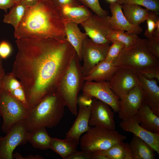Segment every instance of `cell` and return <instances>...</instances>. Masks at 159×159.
<instances>
[{
  "label": "cell",
  "instance_id": "cell-39",
  "mask_svg": "<svg viewBox=\"0 0 159 159\" xmlns=\"http://www.w3.org/2000/svg\"><path fill=\"white\" fill-rule=\"evenodd\" d=\"M92 155L85 151H76L67 159H91Z\"/></svg>",
  "mask_w": 159,
  "mask_h": 159
},
{
  "label": "cell",
  "instance_id": "cell-40",
  "mask_svg": "<svg viewBox=\"0 0 159 159\" xmlns=\"http://www.w3.org/2000/svg\"><path fill=\"white\" fill-rule=\"evenodd\" d=\"M15 4L14 0H0V9L7 13V10L10 9Z\"/></svg>",
  "mask_w": 159,
  "mask_h": 159
},
{
  "label": "cell",
  "instance_id": "cell-2",
  "mask_svg": "<svg viewBox=\"0 0 159 159\" xmlns=\"http://www.w3.org/2000/svg\"><path fill=\"white\" fill-rule=\"evenodd\" d=\"M65 23L57 7L50 1L41 0L36 5L28 8L14 29V36L16 39L51 38L64 41Z\"/></svg>",
  "mask_w": 159,
  "mask_h": 159
},
{
  "label": "cell",
  "instance_id": "cell-34",
  "mask_svg": "<svg viewBox=\"0 0 159 159\" xmlns=\"http://www.w3.org/2000/svg\"><path fill=\"white\" fill-rule=\"evenodd\" d=\"M159 13L149 11V14L146 20L147 28L145 35L147 38L152 37L158 23L159 22Z\"/></svg>",
  "mask_w": 159,
  "mask_h": 159
},
{
  "label": "cell",
  "instance_id": "cell-25",
  "mask_svg": "<svg viewBox=\"0 0 159 159\" xmlns=\"http://www.w3.org/2000/svg\"><path fill=\"white\" fill-rule=\"evenodd\" d=\"M124 14L128 21L132 24L139 26L144 22L149 14V11L143 8L138 5L124 4H121Z\"/></svg>",
  "mask_w": 159,
  "mask_h": 159
},
{
  "label": "cell",
  "instance_id": "cell-17",
  "mask_svg": "<svg viewBox=\"0 0 159 159\" xmlns=\"http://www.w3.org/2000/svg\"><path fill=\"white\" fill-rule=\"evenodd\" d=\"M138 74L143 102L154 113L159 116V87L157 81L155 79H148Z\"/></svg>",
  "mask_w": 159,
  "mask_h": 159
},
{
  "label": "cell",
  "instance_id": "cell-10",
  "mask_svg": "<svg viewBox=\"0 0 159 159\" xmlns=\"http://www.w3.org/2000/svg\"><path fill=\"white\" fill-rule=\"evenodd\" d=\"M82 90L83 96L100 100L109 105L114 112H118L120 99L113 92L108 82L85 81Z\"/></svg>",
  "mask_w": 159,
  "mask_h": 159
},
{
  "label": "cell",
  "instance_id": "cell-6",
  "mask_svg": "<svg viewBox=\"0 0 159 159\" xmlns=\"http://www.w3.org/2000/svg\"><path fill=\"white\" fill-rule=\"evenodd\" d=\"M126 138L125 136L115 130L94 127L81 137L80 147L82 150L92 155L97 151L107 149Z\"/></svg>",
  "mask_w": 159,
  "mask_h": 159
},
{
  "label": "cell",
  "instance_id": "cell-43",
  "mask_svg": "<svg viewBox=\"0 0 159 159\" xmlns=\"http://www.w3.org/2000/svg\"><path fill=\"white\" fill-rule=\"evenodd\" d=\"M27 7H32L38 4L41 0H22Z\"/></svg>",
  "mask_w": 159,
  "mask_h": 159
},
{
  "label": "cell",
  "instance_id": "cell-36",
  "mask_svg": "<svg viewBox=\"0 0 159 159\" xmlns=\"http://www.w3.org/2000/svg\"><path fill=\"white\" fill-rule=\"evenodd\" d=\"M147 47L150 52L156 58H159V37L153 36L146 39Z\"/></svg>",
  "mask_w": 159,
  "mask_h": 159
},
{
  "label": "cell",
  "instance_id": "cell-37",
  "mask_svg": "<svg viewBox=\"0 0 159 159\" xmlns=\"http://www.w3.org/2000/svg\"><path fill=\"white\" fill-rule=\"evenodd\" d=\"M12 47L7 42L3 41L0 42V56L3 59H6L11 54Z\"/></svg>",
  "mask_w": 159,
  "mask_h": 159
},
{
  "label": "cell",
  "instance_id": "cell-44",
  "mask_svg": "<svg viewBox=\"0 0 159 159\" xmlns=\"http://www.w3.org/2000/svg\"><path fill=\"white\" fill-rule=\"evenodd\" d=\"M91 159H109L107 156L102 154L94 153L92 155Z\"/></svg>",
  "mask_w": 159,
  "mask_h": 159
},
{
  "label": "cell",
  "instance_id": "cell-35",
  "mask_svg": "<svg viewBox=\"0 0 159 159\" xmlns=\"http://www.w3.org/2000/svg\"><path fill=\"white\" fill-rule=\"evenodd\" d=\"M138 74L148 79H156L159 80V65L148 67L141 71Z\"/></svg>",
  "mask_w": 159,
  "mask_h": 159
},
{
  "label": "cell",
  "instance_id": "cell-26",
  "mask_svg": "<svg viewBox=\"0 0 159 159\" xmlns=\"http://www.w3.org/2000/svg\"><path fill=\"white\" fill-rule=\"evenodd\" d=\"M133 159H154L155 155L150 146L133 135L129 144Z\"/></svg>",
  "mask_w": 159,
  "mask_h": 159
},
{
  "label": "cell",
  "instance_id": "cell-3",
  "mask_svg": "<svg viewBox=\"0 0 159 159\" xmlns=\"http://www.w3.org/2000/svg\"><path fill=\"white\" fill-rule=\"evenodd\" d=\"M65 106L57 91L46 95L36 105L29 109L23 120L29 132L41 127H54L62 118Z\"/></svg>",
  "mask_w": 159,
  "mask_h": 159
},
{
  "label": "cell",
  "instance_id": "cell-15",
  "mask_svg": "<svg viewBox=\"0 0 159 159\" xmlns=\"http://www.w3.org/2000/svg\"><path fill=\"white\" fill-rule=\"evenodd\" d=\"M119 125L123 131L132 133L159 154V134L150 132L142 127L135 116L127 120H122Z\"/></svg>",
  "mask_w": 159,
  "mask_h": 159
},
{
  "label": "cell",
  "instance_id": "cell-16",
  "mask_svg": "<svg viewBox=\"0 0 159 159\" xmlns=\"http://www.w3.org/2000/svg\"><path fill=\"white\" fill-rule=\"evenodd\" d=\"M110 8L112 14L109 21L113 30L126 31L128 34L137 35L141 33L142 28L133 25L127 20L122 12L121 5L117 2L110 3Z\"/></svg>",
  "mask_w": 159,
  "mask_h": 159
},
{
  "label": "cell",
  "instance_id": "cell-38",
  "mask_svg": "<svg viewBox=\"0 0 159 159\" xmlns=\"http://www.w3.org/2000/svg\"><path fill=\"white\" fill-rule=\"evenodd\" d=\"M57 7L65 6H76L82 5L76 0H50Z\"/></svg>",
  "mask_w": 159,
  "mask_h": 159
},
{
  "label": "cell",
  "instance_id": "cell-22",
  "mask_svg": "<svg viewBox=\"0 0 159 159\" xmlns=\"http://www.w3.org/2000/svg\"><path fill=\"white\" fill-rule=\"evenodd\" d=\"M65 30L67 40L75 49L80 61H82V45L87 35L81 31L78 24L72 22H65Z\"/></svg>",
  "mask_w": 159,
  "mask_h": 159
},
{
  "label": "cell",
  "instance_id": "cell-42",
  "mask_svg": "<svg viewBox=\"0 0 159 159\" xmlns=\"http://www.w3.org/2000/svg\"><path fill=\"white\" fill-rule=\"evenodd\" d=\"M92 102V98H88L82 95L78 98V103L86 106H91Z\"/></svg>",
  "mask_w": 159,
  "mask_h": 159
},
{
  "label": "cell",
  "instance_id": "cell-8",
  "mask_svg": "<svg viewBox=\"0 0 159 159\" xmlns=\"http://www.w3.org/2000/svg\"><path fill=\"white\" fill-rule=\"evenodd\" d=\"M0 136V159H13V152L18 146L28 142L29 132L23 121L15 124L6 133Z\"/></svg>",
  "mask_w": 159,
  "mask_h": 159
},
{
  "label": "cell",
  "instance_id": "cell-4",
  "mask_svg": "<svg viewBox=\"0 0 159 159\" xmlns=\"http://www.w3.org/2000/svg\"><path fill=\"white\" fill-rule=\"evenodd\" d=\"M80 61L76 54L56 90L65 106L75 115L78 113V95L85 82Z\"/></svg>",
  "mask_w": 159,
  "mask_h": 159
},
{
  "label": "cell",
  "instance_id": "cell-47",
  "mask_svg": "<svg viewBox=\"0 0 159 159\" xmlns=\"http://www.w3.org/2000/svg\"><path fill=\"white\" fill-rule=\"evenodd\" d=\"M15 4H17L21 1L22 0H14Z\"/></svg>",
  "mask_w": 159,
  "mask_h": 159
},
{
  "label": "cell",
  "instance_id": "cell-33",
  "mask_svg": "<svg viewBox=\"0 0 159 159\" xmlns=\"http://www.w3.org/2000/svg\"><path fill=\"white\" fill-rule=\"evenodd\" d=\"M82 5L90 9L95 14L100 16H108V12L101 7L99 0H76Z\"/></svg>",
  "mask_w": 159,
  "mask_h": 159
},
{
  "label": "cell",
  "instance_id": "cell-18",
  "mask_svg": "<svg viewBox=\"0 0 159 159\" xmlns=\"http://www.w3.org/2000/svg\"><path fill=\"white\" fill-rule=\"evenodd\" d=\"M77 117L70 129L65 134L66 138H70L79 141L81 135L89 131L92 127L89 122L91 106H86L80 103Z\"/></svg>",
  "mask_w": 159,
  "mask_h": 159
},
{
  "label": "cell",
  "instance_id": "cell-20",
  "mask_svg": "<svg viewBox=\"0 0 159 159\" xmlns=\"http://www.w3.org/2000/svg\"><path fill=\"white\" fill-rule=\"evenodd\" d=\"M143 128L150 132L159 134V116L143 102L134 116Z\"/></svg>",
  "mask_w": 159,
  "mask_h": 159
},
{
  "label": "cell",
  "instance_id": "cell-31",
  "mask_svg": "<svg viewBox=\"0 0 159 159\" xmlns=\"http://www.w3.org/2000/svg\"><path fill=\"white\" fill-rule=\"evenodd\" d=\"M120 4H133L143 6L149 11L159 13V0H118Z\"/></svg>",
  "mask_w": 159,
  "mask_h": 159
},
{
  "label": "cell",
  "instance_id": "cell-49",
  "mask_svg": "<svg viewBox=\"0 0 159 159\" xmlns=\"http://www.w3.org/2000/svg\"><path fill=\"white\" fill-rule=\"evenodd\" d=\"M49 0V1H50V0Z\"/></svg>",
  "mask_w": 159,
  "mask_h": 159
},
{
  "label": "cell",
  "instance_id": "cell-28",
  "mask_svg": "<svg viewBox=\"0 0 159 159\" xmlns=\"http://www.w3.org/2000/svg\"><path fill=\"white\" fill-rule=\"evenodd\" d=\"M94 153L104 155L109 159H133L129 144L123 141L107 149L98 151Z\"/></svg>",
  "mask_w": 159,
  "mask_h": 159
},
{
  "label": "cell",
  "instance_id": "cell-11",
  "mask_svg": "<svg viewBox=\"0 0 159 159\" xmlns=\"http://www.w3.org/2000/svg\"><path fill=\"white\" fill-rule=\"evenodd\" d=\"M108 16H100L92 14L80 24L88 37L94 42L100 44H109L107 37L109 32L113 30Z\"/></svg>",
  "mask_w": 159,
  "mask_h": 159
},
{
  "label": "cell",
  "instance_id": "cell-1",
  "mask_svg": "<svg viewBox=\"0 0 159 159\" xmlns=\"http://www.w3.org/2000/svg\"><path fill=\"white\" fill-rule=\"evenodd\" d=\"M11 73L21 84L29 109L56 91L76 54L67 40L19 38Z\"/></svg>",
  "mask_w": 159,
  "mask_h": 159
},
{
  "label": "cell",
  "instance_id": "cell-32",
  "mask_svg": "<svg viewBox=\"0 0 159 159\" xmlns=\"http://www.w3.org/2000/svg\"><path fill=\"white\" fill-rule=\"evenodd\" d=\"M109 46L105 60L108 62L113 63L120 54L122 50L125 47L122 42L118 41H114Z\"/></svg>",
  "mask_w": 159,
  "mask_h": 159
},
{
  "label": "cell",
  "instance_id": "cell-19",
  "mask_svg": "<svg viewBox=\"0 0 159 159\" xmlns=\"http://www.w3.org/2000/svg\"><path fill=\"white\" fill-rule=\"evenodd\" d=\"M119 68L113 63L104 60L97 64L85 77V81L108 82Z\"/></svg>",
  "mask_w": 159,
  "mask_h": 159
},
{
  "label": "cell",
  "instance_id": "cell-30",
  "mask_svg": "<svg viewBox=\"0 0 159 159\" xmlns=\"http://www.w3.org/2000/svg\"><path fill=\"white\" fill-rule=\"evenodd\" d=\"M124 31L111 30L108 34L107 39L110 43L114 41H118L123 43L125 48H128L132 45L139 37L137 35L125 33Z\"/></svg>",
  "mask_w": 159,
  "mask_h": 159
},
{
  "label": "cell",
  "instance_id": "cell-24",
  "mask_svg": "<svg viewBox=\"0 0 159 159\" xmlns=\"http://www.w3.org/2000/svg\"><path fill=\"white\" fill-rule=\"evenodd\" d=\"M79 141L70 138L61 139L52 138L50 148L63 159H67L77 151Z\"/></svg>",
  "mask_w": 159,
  "mask_h": 159
},
{
  "label": "cell",
  "instance_id": "cell-48",
  "mask_svg": "<svg viewBox=\"0 0 159 159\" xmlns=\"http://www.w3.org/2000/svg\"><path fill=\"white\" fill-rule=\"evenodd\" d=\"M2 82H1V80H0V91L1 89L2 88ZM1 117V115L0 114V118Z\"/></svg>",
  "mask_w": 159,
  "mask_h": 159
},
{
  "label": "cell",
  "instance_id": "cell-12",
  "mask_svg": "<svg viewBox=\"0 0 159 159\" xmlns=\"http://www.w3.org/2000/svg\"><path fill=\"white\" fill-rule=\"evenodd\" d=\"M114 94L119 99L140 84L138 74L124 68H120L108 82Z\"/></svg>",
  "mask_w": 159,
  "mask_h": 159
},
{
  "label": "cell",
  "instance_id": "cell-14",
  "mask_svg": "<svg viewBox=\"0 0 159 159\" xmlns=\"http://www.w3.org/2000/svg\"><path fill=\"white\" fill-rule=\"evenodd\" d=\"M143 101L140 85L131 90L120 99L118 117L122 120H127L135 116Z\"/></svg>",
  "mask_w": 159,
  "mask_h": 159
},
{
  "label": "cell",
  "instance_id": "cell-45",
  "mask_svg": "<svg viewBox=\"0 0 159 159\" xmlns=\"http://www.w3.org/2000/svg\"><path fill=\"white\" fill-rule=\"evenodd\" d=\"M5 74V71L2 64V59L0 56V80H2Z\"/></svg>",
  "mask_w": 159,
  "mask_h": 159
},
{
  "label": "cell",
  "instance_id": "cell-5",
  "mask_svg": "<svg viewBox=\"0 0 159 159\" xmlns=\"http://www.w3.org/2000/svg\"><path fill=\"white\" fill-rule=\"evenodd\" d=\"M114 63L119 68L127 69L137 74L148 67L159 65L158 59L148 49L146 39L139 37L132 45L122 50Z\"/></svg>",
  "mask_w": 159,
  "mask_h": 159
},
{
  "label": "cell",
  "instance_id": "cell-7",
  "mask_svg": "<svg viewBox=\"0 0 159 159\" xmlns=\"http://www.w3.org/2000/svg\"><path fill=\"white\" fill-rule=\"evenodd\" d=\"M29 109L2 87L0 91V114L3 122L2 131L6 134L16 123L23 121Z\"/></svg>",
  "mask_w": 159,
  "mask_h": 159
},
{
  "label": "cell",
  "instance_id": "cell-21",
  "mask_svg": "<svg viewBox=\"0 0 159 159\" xmlns=\"http://www.w3.org/2000/svg\"><path fill=\"white\" fill-rule=\"evenodd\" d=\"M65 22L81 24L92 14L87 7L82 5L58 7Z\"/></svg>",
  "mask_w": 159,
  "mask_h": 159
},
{
  "label": "cell",
  "instance_id": "cell-13",
  "mask_svg": "<svg viewBox=\"0 0 159 159\" xmlns=\"http://www.w3.org/2000/svg\"><path fill=\"white\" fill-rule=\"evenodd\" d=\"M89 124L90 126L115 130L114 111L107 104L93 98Z\"/></svg>",
  "mask_w": 159,
  "mask_h": 159
},
{
  "label": "cell",
  "instance_id": "cell-27",
  "mask_svg": "<svg viewBox=\"0 0 159 159\" xmlns=\"http://www.w3.org/2000/svg\"><path fill=\"white\" fill-rule=\"evenodd\" d=\"M29 133L28 142L33 147L44 150L50 149L52 138L49 135L46 127L38 128Z\"/></svg>",
  "mask_w": 159,
  "mask_h": 159
},
{
  "label": "cell",
  "instance_id": "cell-9",
  "mask_svg": "<svg viewBox=\"0 0 159 159\" xmlns=\"http://www.w3.org/2000/svg\"><path fill=\"white\" fill-rule=\"evenodd\" d=\"M109 46V44L96 43L88 37L84 39L82 47L81 70L85 77L97 64L105 60Z\"/></svg>",
  "mask_w": 159,
  "mask_h": 159
},
{
  "label": "cell",
  "instance_id": "cell-41",
  "mask_svg": "<svg viewBox=\"0 0 159 159\" xmlns=\"http://www.w3.org/2000/svg\"><path fill=\"white\" fill-rule=\"evenodd\" d=\"M13 158L17 159H42L44 158L43 157L39 155H29L24 157L20 153H13Z\"/></svg>",
  "mask_w": 159,
  "mask_h": 159
},
{
  "label": "cell",
  "instance_id": "cell-29",
  "mask_svg": "<svg viewBox=\"0 0 159 159\" xmlns=\"http://www.w3.org/2000/svg\"><path fill=\"white\" fill-rule=\"evenodd\" d=\"M28 8L22 0L15 4L8 13L4 15L3 22L11 24L14 29H16L24 18Z\"/></svg>",
  "mask_w": 159,
  "mask_h": 159
},
{
  "label": "cell",
  "instance_id": "cell-46",
  "mask_svg": "<svg viewBox=\"0 0 159 159\" xmlns=\"http://www.w3.org/2000/svg\"><path fill=\"white\" fill-rule=\"evenodd\" d=\"M108 2L110 3L117 2L118 0H106Z\"/></svg>",
  "mask_w": 159,
  "mask_h": 159
},
{
  "label": "cell",
  "instance_id": "cell-23",
  "mask_svg": "<svg viewBox=\"0 0 159 159\" xmlns=\"http://www.w3.org/2000/svg\"><path fill=\"white\" fill-rule=\"evenodd\" d=\"M1 82L3 89L28 108L23 87L20 82L11 72L4 75Z\"/></svg>",
  "mask_w": 159,
  "mask_h": 159
}]
</instances>
